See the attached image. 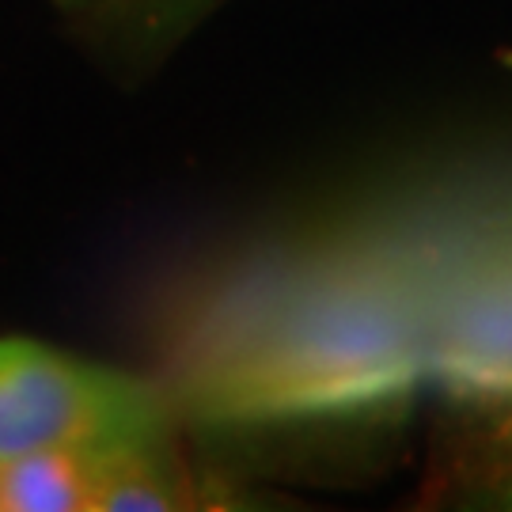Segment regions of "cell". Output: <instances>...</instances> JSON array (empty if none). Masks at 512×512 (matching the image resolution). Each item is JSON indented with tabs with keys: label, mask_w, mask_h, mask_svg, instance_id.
I'll return each instance as SVG.
<instances>
[{
	"label": "cell",
	"mask_w": 512,
	"mask_h": 512,
	"mask_svg": "<svg viewBox=\"0 0 512 512\" xmlns=\"http://www.w3.org/2000/svg\"><path fill=\"white\" fill-rule=\"evenodd\" d=\"M425 376V274L330 255L202 296L171 330L164 395L198 425H281L403 403Z\"/></svg>",
	"instance_id": "1"
},
{
	"label": "cell",
	"mask_w": 512,
	"mask_h": 512,
	"mask_svg": "<svg viewBox=\"0 0 512 512\" xmlns=\"http://www.w3.org/2000/svg\"><path fill=\"white\" fill-rule=\"evenodd\" d=\"M164 387L27 338H0V459L118 448L171 429Z\"/></svg>",
	"instance_id": "2"
},
{
	"label": "cell",
	"mask_w": 512,
	"mask_h": 512,
	"mask_svg": "<svg viewBox=\"0 0 512 512\" xmlns=\"http://www.w3.org/2000/svg\"><path fill=\"white\" fill-rule=\"evenodd\" d=\"M425 376L467 399L512 403V251L425 277Z\"/></svg>",
	"instance_id": "3"
},
{
	"label": "cell",
	"mask_w": 512,
	"mask_h": 512,
	"mask_svg": "<svg viewBox=\"0 0 512 512\" xmlns=\"http://www.w3.org/2000/svg\"><path fill=\"white\" fill-rule=\"evenodd\" d=\"M202 505L186 471L167 452V437L118 444L99 456L95 512H167Z\"/></svg>",
	"instance_id": "4"
},
{
	"label": "cell",
	"mask_w": 512,
	"mask_h": 512,
	"mask_svg": "<svg viewBox=\"0 0 512 512\" xmlns=\"http://www.w3.org/2000/svg\"><path fill=\"white\" fill-rule=\"evenodd\" d=\"M107 448H50L0 459V512H95Z\"/></svg>",
	"instance_id": "5"
}]
</instances>
